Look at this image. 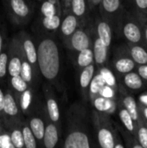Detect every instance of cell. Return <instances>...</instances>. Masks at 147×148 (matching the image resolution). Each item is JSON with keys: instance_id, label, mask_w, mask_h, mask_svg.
<instances>
[{"instance_id": "ffe728a7", "label": "cell", "mask_w": 147, "mask_h": 148, "mask_svg": "<svg viewBox=\"0 0 147 148\" xmlns=\"http://www.w3.org/2000/svg\"><path fill=\"white\" fill-rule=\"evenodd\" d=\"M96 31L97 36L106 44L107 47H110L113 38V31L110 25V23L106 19L97 18L96 19Z\"/></svg>"}, {"instance_id": "836d02e7", "label": "cell", "mask_w": 147, "mask_h": 148, "mask_svg": "<svg viewBox=\"0 0 147 148\" xmlns=\"http://www.w3.org/2000/svg\"><path fill=\"white\" fill-rule=\"evenodd\" d=\"M10 85H11V88L13 89V91L16 94H21L23 92H24L29 87V83L24 81L21 75H16V76H12L10 77Z\"/></svg>"}, {"instance_id": "277c9868", "label": "cell", "mask_w": 147, "mask_h": 148, "mask_svg": "<svg viewBox=\"0 0 147 148\" xmlns=\"http://www.w3.org/2000/svg\"><path fill=\"white\" fill-rule=\"evenodd\" d=\"M5 13L11 23L23 25L30 20L34 8L28 0H3Z\"/></svg>"}, {"instance_id": "30bf717a", "label": "cell", "mask_w": 147, "mask_h": 148, "mask_svg": "<svg viewBox=\"0 0 147 148\" xmlns=\"http://www.w3.org/2000/svg\"><path fill=\"white\" fill-rule=\"evenodd\" d=\"M143 22L139 19L127 16L124 18L121 24V32L125 38L133 44H139L144 38L142 29L144 27ZM145 24V23H144Z\"/></svg>"}, {"instance_id": "44dd1931", "label": "cell", "mask_w": 147, "mask_h": 148, "mask_svg": "<svg viewBox=\"0 0 147 148\" xmlns=\"http://www.w3.org/2000/svg\"><path fill=\"white\" fill-rule=\"evenodd\" d=\"M90 102L93 104V106L96 111L101 112V113H104L107 114H113L116 108L115 100L106 98L100 95H96Z\"/></svg>"}, {"instance_id": "8d00e7d4", "label": "cell", "mask_w": 147, "mask_h": 148, "mask_svg": "<svg viewBox=\"0 0 147 148\" xmlns=\"http://www.w3.org/2000/svg\"><path fill=\"white\" fill-rule=\"evenodd\" d=\"M100 95L103 96V97H106V98H109V99H113V100H115V95H116V93H115V89L108 85H105L100 91L99 93Z\"/></svg>"}, {"instance_id": "74e56055", "label": "cell", "mask_w": 147, "mask_h": 148, "mask_svg": "<svg viewBox=\"0 0 147 148\" xmlns=\"http://www.w3.org/2000/svg\"><path fill=\"white\" fill-rule=\"evenodd\" d=\"M134 4L140 15H147V0H134Z\"/></svg>"}, {"instance_id": "ee69618b", "label": "cell", "mask_w": 147, "mask_h": 148, "mask_svg": "<svg viewBox=\"0 0 147 148\" xmlns=\"http://www.w3.org/2000/svg\"><path fill=\"white\" fill-rule=\"evenodd\" d=\"M88 1L90 3L91 5H96L98 3H100V2H101V0H88Z\"/></svg>"}, {"instance_id": "6da1fadb", "label": "cell", "mask_w": 147, "mask_h": 148, "mask_svg": "<svg viewBox=\"0 0 147 148\" xmlns=\"http://www.w3.org/2000/svg\"><path fill=\"white\" fill-rule=\"evenodd\" d=\"M35 42L39 73L49 84L62 91V55L58 42L49 34H41L35 37Z\"/></svg>"}, {"instance_id": "9a60e30c", "label": "cell", "mask_w": 147, "mask_h": 148, "mask_svg": "<svg viewBox=\"0 0 147 148\" xmlns=\"http://www.w3.org/2000/svg\"><path fill=\"white\" fill-rule=\"evenodd\" d=\"M79 26L80 19L72 12H68L61 22L58 29L62 41L64 42L65 40H67L79 28Z\"/></svg>"}, {"instance_id": "7dc6e473", "label": "cell", "mask_w": 147, "mask_h": 148, "mask_svg": "<svg viewBox=\"0 0 147 148\" xmlns=\"http://www.w3.org/2000/svg\"><path fill=\"white\" fill-rule=\"evenodd\" d=\"M39 1H42V0H39Z\"/></svg>"}, {"instance_id": "3957f363", "label": "cell", "mask_w": 147, "mask_h": 148, "mask_svg": "<svg viewBox=\"0 0 147 148\" xmlns=\"http://www.w3.org/2000/svg\"><path fill=\"white\" fill-rule=\"evenodd\" d=\"M91 121L96 135L98 145L102 148H114L117 144H120L118 139L116 129L113 127L108 114L92 111Z\"/></svg>"}, {"instance_id": "2e32d148", "label": "cell", "mask_w": 147, "mask_h": 148, "mask_svg": "<svg viewBox=\"0 0 147 148\" xmlns=\"http://www.w3.org/2000/svg\"><path fill=\"white\" fill-rule=\"evenodd\" d=\"M100 3L102 17L109 23L114 19L121 10L120 0H101Z\"/></svg>"}, {"instance_id": "60d3db41", "label": "cell", "mask_w": 147, "mask_h": 148, "mask_svg": "<svg viewBox=\"0 0 147 148\" xmlns=\"http://www.w3.org/2000/svg\"><path fill=\"white\" fill-rule=\"evenodd\" d=\"M3 103H4V91L0 87V119L1 120H2V115H3Z\"/></svg>"}, {"instance_id": "7c38bea8", "label": "cell", "mask_w": 147, "mask_h": 148, "mask_svg": "<svg viewBox=\"0 0 147 148\" xmlns=\"http://www.w3.org/2000/svg\"><path fill=\"white\" fill-rule=\"evenodd\" d=\"M120 104L127 110V112L129 113V114L131 115V117L136 123V126H138L140 122L143 121L141 114H140V111L139 109V104L137 103L134 97L126 94V89L120 87Z\"/></svg>"}, {"instance_id": "f6af8a7d", "label": "cell", "mask_w": 147, "mask_h": 148, "mask_svg": "<svg viewBox=\"0 0 147 148\" xmlns=\"http://www.w3.org/2000/svg\"><path fill=\"white\" fill-rule=\"evenodd\" d=\"M142 101H143L144 104H147V96H143L142 97Z\"/></svg>"}, {"instance_id": "603a6c76", "label": "cell", "mask_w": 147, "mask_h": 148, "mask_svg": "<svg viewBox=\"0 0 147 148\" xmlns=\"http://www.w3.org/2000/svg\"><path fill=\"white\" fill-rule=\"evenodd\" d=\"M61 0H42L40 12L42 16H49L54 15L62 16Z\"/></svg>"}, {"instance_id": "9c48e42d", "label": "cell", "mask_w": 147, "mask_h": 148, "mask_svg": "<svg viewBox=\"0 0 147 148\" xmlns=\"http://www.w3.org/2000/svg\"><path fill=\"white\" fill-rule=\"evenodd\" d=\"M24 56L20 42L16 36H14L9 42V60L8 75L10 77L19 75Z\"/></svg>"}, {"instance_id": "b9f144b4", "label": "cell", "mask_w": 147, "mask_h": 148, "mask_svg": "<svg viewBox=\"0 0 147 148\" xmlns=\"http://www.w3.org/2000/svg\"><path fill=\"white\" fill-rule=\"evenodd\" d=\"M61 3H62V6H63L65 8V10L69 9L70 0H61Z\"/></svg>"}, {"instance_id": "1f68e13d", "label": "cell", "mask_w": 147, "mask_h": 148, "mask_svg": "<svg viewBox=\"0 0 147 148\" xmlns=\"http://www.w3.org/2000/svg\"><path fill=\"white\" fill-rule=\"evenodd\" d=\"M9 42L7 41L3 51L0 53V81H3L8 74Z\"/></svg>"}, {"instance_id": "e0dca14e", "label": "cell", "mask_w": 147, "mask_h": 148, "mask_svg": "<svg viewBox=\"0 0 147 148\" xmlns=\"http://www.w3.org/2000/svg\"><path fill=\"white\" fill-rule=\"evenodd\" d=\"M92 49L94 53V61L95 66L99 68L103 67L107 60L109 47L104 44L103 42L97 36L93 42Z\"/></svg>"}, {"instance_id": "f35d334b", "label": "cell", "mask_w": 147, "mask_h": 148, "mask_svg": "<svg viewBox=\"0 0 147 148\" xmlns=\"http://www.w3.org/2000/svg\"><path fill=\"white\" fill-rule=\"evenodd\" d=\"M137 73L140 75L143 80L147 81V64L139 65L137 68Z\"/></svg>"}, {"instance_id": "f546056e", "label": "cell", "mask_w": 147, "mask_h": 148, "mask_svg": "<svg viewBox=\"0 0 147 148\" xmlns=\"http://www.w3.org/2000/svg\"><path fill=\"white\" fill-rule=\"evenodd\" d=\"M62 19H61V16L59 15L42 16L40 19V24L42 25V27L49 32L58 31Z\"/></svg>"}, {"instance_id": "7a4b0ae2", "label": "cell", "mask_w": 147, "mask_h": 148, "mask_svg": "<svg viewBox=\"0 0 147 148\" xmlns=\"http://www.w3.org/2000/svg\"><path fill=\"white\" fill-rule=\"evenodd\" d=\"M64 148H91L95 147L89 128V116L81 103L72 104L66 113Z\"/></svg>"}, {"instance_id": "4fadbf2b", "label": "cell", "mask_w": 147, "mask_h": 148, "mask_svg": "<svg viewBox=\"0 0 147 148\" xmlns=\"http://www.w3.org/2000/svg\"><path fill=\"white\" fill-rule=\"evenodd\" d=\"M62 132L58 127L53 123L49 118H47L44 135L42 140V147L45 148H55L60 141Z\"/></svg>"}, {"instance_id": "cb8c5ba5", "label": "cell", "mask_w": 147, "mask_h": 148, "mask_svg": "<svg viewBox=\"0 0 147 148\" xmlns=\"http://www.w3.org/2000/svg\"><path fill=\"white\" fill-rule=\"evenodd\" d=\"M76 53L77 54L75 58V66L79 70H81V69H83L92 63H94V53H93L92 47L82 49Z\"/></svg>"}, {"instance_id": "4dcf8cb0", "label": "cell", "mask_w": 147, "mask_h": 148, "mask_svg": "<svg viewBox=\"0 0 147 148\" xmlns=\"http://www.w3.org/2000/svg\"><path fill=\"white\" fill-rule=\"evenodd\" d=\"M69 10L80 20L84 18L88 11V0H70Z\"/></svg>"}, {"instance_id": "7bdbcfd3", "label": "cell", "mask_w": 147, "mask_h": 148, "mask_svg": "<svg viewBox=\"0 0 147 148\" xmlns=\"http://www.w3.org/2000/svg\"><path fill=\"white\" fill-rule=\"evenodd\" d=\"M143 34H144V38L146 40V42L147 44V22L145 23L144 24V30H143Z\"/></svg>"}, {"instance_id": "d4e9b609", "label": "cell", "mask_w": 147, "mask_h": 148, "mask_svg": "<svg viewBox=\"0 0 147 148\" xmlns=\"http://www.w3.org/2000/svg\"><path fill=\"white\" fill-rule=\"evenodd\" d=\"M123 83L128 89L131 90H139L145 87L143 79L137 72L131 71L123 75Z\"/></svg>"}, {"instance_id": "d6a6232c", "label": "cell", "mask_w": 147, "mask_h": 148, "mask_svg": "<svg viewBox=\"0 0 147 148\" xmlns=\"http://www.w3.org/2000/svg\"><path fill=\"white\" fill-rule=\"evenodd\" d=\"M20 75H21V77L24 81H26L29 83V85L30 87H32V83H33V81H34L35 74H34V71H33V69H32L31 65L25 59V57L23 58V63H22Z\"/></svg>"}, {"instance_id": "e575fe53", "label": "cell", "mask_w": 147, "mask_h": 148, "mask_svg": "<svg viewBox=\"0 0 147 148\" xmlns=\"http://www.w3.org/2000/svg\"><path fill=\"white\" fill-rule=\"evenodd\" d=\"M99 72L102 75V77H103V79H104L107 85L113 88L114 89H116L118 88V84H117L115 75H113V73L108 68H106V67L103 66V67L100 68Z\"/></svg>"}, {"instance_id": "ac0fdd59", "label": "cell", "mask_w": 147, "mask_h": 148, "mask_svg": "<svg viewBox=\"0 0 147 148\" xmlns=\"http://www.w3.org/2000/svg\"><path fill=\"white\" fill-rule=\"evenodd\" d=\"M16 95L22 113L27 115L36 103V95L34 93L33 88L29 86L24 92Z\"/></svg>"}, {"instance_id": "83f0119b", "label": "cell", "mask_w": 147, "mask_h": 148, "mask_svg": "<svg viewBox=\"0 0 147 148\" xmlns=\"http://www.w3.org/2000/svg\"><path fill=\"white\" fill-rule=\"evenodd\" d=\"M21 130L23 134V139L24 143V148H36L38 147L36 137L34 136L28 121L23 120L21 123Z\"/></svg>"}, {"instance_id": "ba28073f", "label": "cell", "mask_w": 147, "mask_h": 148, "mask_svg": "<svg viewBox=\"0 0 147 148\" xmlns=\"http://www.w3.org/2000/svg\"><path fill=\"white\" fill-rule=\"evenodd\" d=\"M42 91L45 101V109L48 118L53 123H55L58 127V128L62 132L61 123V112L57 98L55 95L54 88L48 82L43 85Z\"/></svg>"}, {"instance_id": "8992f818", "label": "cell", "mask_w": 147, "mask_h": 148, "mask_svg": "<svg viewBox=\"0 0 147 148\" xmlns=\"http://www.w3.org/2000/svg\"><path fill=\"white\" fill-rule=\"evenodd\" d=\"M23 114L19 107L16 95L12 88H7L4 91V103L3 109L2 121L4 127L12 124L23 121Z\"/></svg>"}, {"instance_id": "f1b7e54d", "label": "cell", "mask_w": 147, "mask_h": 148, "mask_svg": "<svg viewBox=\"0 0 147 148\" xmlns=\"http://www.w3.org/2000/svg\"><path fill=\"white\" fill-rule=\"evenodd\" d=\"M106 85V82L102 77V75L98 72L94 74L88 88V101H91L96 95H99L101 89Z\"/></svg>"}, {"instance_id": "bcb514c9", "label": "cell", "mask_w": 147, "mask_h": 148, "mask_svg": "<svg viewBox=\"0 0 147 148\" xmlns=\"http://www.w3.org/2000/svg\"><path fill=\"white\" fill-rule=\"evenodd\" d=\"M2 123H3V121H2V120L0 119V124H2Z\"/></svg>"}, {"instance_id": "5bb4252c", "label": "cell", "mask_w": 147, "mask_h": 148, "mask_svg": "<svg viewBox=\"0 0 147 148\" xmlns=\"http://www.w3.org/2000/svg\"><path fill=\"white\" fill-rule=\"evenodd\" d=\"M95 74V64L92 63L80 70L79 88L84 101H88V88L90 82Z\"/></svg>"}, {"instance_id": "5b68a950", "label": "cell", "mask_w": 147, "mask_h": 148, "mask_svg": "<svg viewBox=\"0 0 147 148\" xmlns=\"http://www.w3.org/2000/svg\"><path fill=\"white\" fill-rule=\"evenodd\" d=\"M27 115L28 119L26 121H28V124L36 139L38 147H42L45 125L48 118L45 106L42 105L40 102H36Z\"/></svg>"}, {"instance_id": "7402d4cb", "label": "cell", "mask_w": 147, "mask_h": 148, "mask_svg": "<svg viewBox=\"0 0 147 148\" xmlns=\"http://www.w3.org/2000/svg\"><path fill=\"white\" fill-rule=\"evenodd\" d=\"M21 122L12 123L6 127L9 132V139L13 147L24 148V143L23 139V134L21 130Z\"/></svg>"}, {"instance_id": "52a82bcc", "label": "cell", "mask_w": 147, "mask_h": 148, "mask_svg": "<svg viewBox=\"0 0 147 148\" xmlns=\"http://www.w3.org/2000/svg\"><path fill=\"white\" fill-rule=\"evenodd\" d=\"M20 42L21 48L25 59L31 65L35 75L37 77L39 73L38 63H37V50L35 39L26 31L22 30L16 35Z\"/></svg>"}, {"instance_id": "484cf974", "label": "cell", "mask_w": 147, "mask_h": 148, "mask_svg": "<svg viewBox=\"0 0 147 148\" xmlns=\"http://www.w3.org/2000/svg\"><path fill=\"white\" fill-rule=\"evenodd\" d=\"M119 117L120 119V121L124 125L125 128L128 133H131L132 135L136 139V132H137V126H135V122L127 112V110L122 107L120 104H119Z\"/></svg>"}, {"instance_id": "d590c367", "label": "cell", "mask_w": 147, "mask_h": 148, "mask_svg": "<svg viewBox=\"0 0 147 148\" xmlns=\"http://www.w3.org/2000/svg\"><path fill=\"white\" fill-rule=\"evenodd\" d=\"M136 137L137 141L142 146V147L147 148V125L145 121L140 122L137 126Z\"/></svg>"}, {"instance_id": "8fae6325", "label": "cell", "mask_w": 147, "mask_h": 148, "mask_svg": "<svg viewBox=\"0 0 147 148\" xmlns=\"http://www.w3.org/2000/svg\"><path fill=\"white\" fill-rule=\"evenodd\" d=\"M63 42L68 49L74 52H78L82 49L91 48L93 44L88 31L80 27Z\"/></svg>"}, {"instance_id": "d6986e66", "label": "cell", "mask_w": 147, "mask_h": 148, "mask_svg": "<svg viewBox=\"0 0 147 148\" xmlns=\"http://www.w3.org/2000/svg\"><path fill=\"white\" fill-rule=\"evenodd\" d=\"M136 67V63L130 57L129 55H120L114 57L113 68L120 75H125L131 71H133Z\"/></svg>"}, {"instance_id": "4316f807", "label": "cell", "mask_w": 147, "mask_h": 148, "mask_svg": "<svg viewBox=\"0 0 147 148\" xmlns=\"http://www.w3.org/2000/svg\"><path fill=\"white\" fill-rule=\"evenodd\" d=\"M128 55L134 61L136 64L145 65L147 64V50L141 45H132L130 46Z\"/></svg>"}, {"instance_id": "ab89813d", "label": "cell", "mask_w": 147, "mask_h": 148, "mask_svg": "<svg viewBox=\"0 0 147 148\" xmlns=\"http://www.w3.org/2000/svg\"><path fill=\"white\" fill-rule=\"evenodd\" d=\"M7 40H5V31L3 28V25L0 24V53L3 51V47L5 46Z\"/></svg>"}]
</instances>
